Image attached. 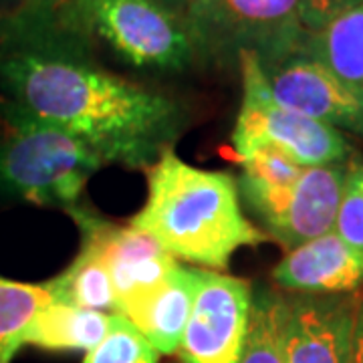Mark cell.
Returning <instances> with one entry per match:
<instances>
[{
    "mask_svg": "<svg viewBox=\"0 0 363 363\" xmlns=\"http://www.w3.org/2000/svg\"><path fill=\"white\" fill-rule=\"evenodd\" d=\"M16 109L85 142L105 164L152 168L178 135L169 97L97 67L51 52H16L0 63Z\"/></svg>",
    "mask_w": 363,
    "mask_h": 363,
    "instance_id": "cell-1",
    "label": "cell"
},
{
    "mask_svg": "<svg viewBox=\"0 0 363 363\" xmlns=\"http://www.w3.org/2000/svg\"><path fill=\"white\" fill-rule=\"evenodd\" d=\"M130 224L156 236L176 260L214 271L226 269L238 248L269 238L245 216L230 174L194 168L172 147L147 168V200Z\"/></svg>",
    "mask_w": 363,
    "mask_h": 363,
    "instance_id": "cell-2",
    "label": "cell"
},
{
    "mask_svg": "<svg viewBox=\"0 0 363 363\" xmlns=\"http://www.w3.org/2000/svg\"><path fill=\"white\" fill-rule=\"evenodd\" d=\"M105 160L85 142L13 107L0 117V186L37 206H79Z\"/></svg>",
    "mask_w": 363,
    "mask_h": 363,
    "instance_id": "cell-3",
    "label": "cell"
},
{
    "mask_svg": "<svg viewBox=\"0 0 363 363\" xmlns=\"http://www.w3.org/2000/svg\"><path fill=\"white\" fill-rule=\"evenodd\" d=\"M238 61L242 71V105L233 131L238 160L260 145H272L303 168L345 164L350 143L341 131L277 104L257 52H240Z\"/></svg>",
    "mask_w": 363,
    "mask_h": 363,
    "instance_id": "cell-4",
    "label": "cell"
},
{
    "mask_svg": "<svg viewBox=\"0 0 363 363\" xmlns=\"http://www.w3.org/2000/svg\"><path fill=\"white\" fill-rule=\"evenodd\" d=\"M184 25L194 51L257 52L262 67L295 55L305 30L301 0H190Z\"/></svg>",
    "mask_w": 363,
    "mask_h": 363,
    "instance_id": "cell-5",
    "label": "cell"
},
{
    "mask_svg": "<svg viewBox=\"0 0 363 363\" xmlns=\"http://www.w3.org/2000/svg\"><path fill=\"white\" fill-rule=\"evenodd\" d=\"M77 21L140 69L176 71L194 57L184 21L160 0H81Z\"/></svg>",
    "mask_w": 363,
    "mask_h": 363,
    "instance_id": "cell-6",
    "label": "cell"
},
{
    "mask_svg": "<svg viewBox=\"0 0 363 363\" xmlns=\"http://www.w3.org/2000/svg\"><path fill=\"white\" fill-rule=\"evenodd\" d=\"M252 286L204 271L178 347L182 363H238L245 347Z\"/></svg>",
    "mask_w": 363,
    "mask_h": 363,
    "instance_id": "cell-7",
    "label": "cell"
},
{
    "mask_svg": "<svg viewBox=\"0 0 363 363\" xmlns=\"http://www.w3.org/2000/svg\"><path fill=\"white\" fill-rule=\"evenodd\" d=\"M81 234V245L95 248L111 274L117 303L160 285L180 262L156 236L135 226L105 220L95 210L75 206L67 212Z\"/></svg>",
    "mask_w": 363,
    "mask_h": 363,
    "instance_id": "cell-8",
    "label": "cell"
},
{
    "mask_svg": "<svg viewBox=\"0 0 363 363\" xmlns=\"http://www.w3.org/2000/svg\"><path fill=\"white\" fill-rule=\"evenodd\" d=\"M264 73L277 104L335 130L363 133V93L313 55H289Z\"/></svg>",
    "mask_w": 363,
    "mask_h": 363,
    "instance_id": "cell-9",
    "label": "cell"
},
{
    "mask_svg": "<svg viewBox=\"0 0 363 363\" xmlns=\"http://www.w3.org/2000/svg\"><path fill=\"white\" fill-rule=\"evenodd\" d=\"M359 295H286V363H350Z\"/></svg>",
    "mask_w": 363,
    "mask_h": 363,
    "instance_id": "cell-10",
    "label": "cell"
},
{
    "mask_svg": "<svg viewBox=\"0 0 363 363\" xmlns=\"http://www.w3.org/2000/svg\"><path fill=\"white\" fill-rule=\"evenodd\" d=\"M347 166L329 164L305 168L283 206L267 224V236L286 250L331 233L337 218Z\"/></svg>",
    "mask_w": 363,
    "mask_h": 363,
    "instance_id": "cell-11",
    "label": "cell"
},
{
    "mask_svg": "<svg viewBox=\"0 0 363 363\" xmlns=\"http://www.w3.org/2000/svg\"><path fill=\"white\" fill-rule=\"evenodd\" d=\"M202 277V269L178 264L160 285L119 301L116 315L130 321L160 355L178 353Z\"/></svg>",
    "mask_w": 363,
    "mask_h": 363,
    "instance_id": "cell-12",
    "label": "cell"
},
{
    "mask_svg": "<svg viewBox=\"0 0 363 363\" xmlns=\"http://www.w3.org/2000/svg\"><path fill=\"white\" fill-rule=\"evenodd\" d=\"M272 281L297 295H350L363 285V255L327 233L286 252Z\"/></svg>",
    "mask_w": 363,
    "mask_h": 363,
    "instance_id": "cell-13",
    "label": "cell"
},
{
    "mask_svg": "<svg viewBox=\"0 0 363 363\" xmlns=\"http://www.w3.org/2000/svg\"><path fill=\"white\" fill-rule=\"evenodd\" d=\"M240 166L242 174L236 182L238 194L245 198L247 206L262 224L279 212L305 169L283 150L272 145L252 150L240 160Z\"/></svg>",
    "mask_w": 363,
    "mask_h": 363,
    "instance_id": "cell-14",
    "label": "cell"
},
{
    "mask_svg": "<svg viewBox=\"0 0 363 363\" xmlns=\"http://www.w3.org/2000/svg\"><path fill=\"white\" fill-rule=\"evenodd\" d=\"M113 317L116 313L89 311L52 301L28 325L23 345L87 353L109 333Z\"/></svg>",
    "mask_w": 363,
    "mask_h": 363,
    "instance_id": "cell-15",
    "label": "cell"
},
{
    "mask_svg": "<svg viewBox=\"0 0 363 363\" xmlns=\"http://www.w3.org/2000/svg\"><path fill=\"white\" fill-rule=\"evenodd\" d=\"M309 55L363 93V0H347L315 33Z\"/></svg>",
    "mask_w": 363,
    "mask_h": 363,
    "instance_id": "cell-16",
    "label": "cell"
},
{
    "mask_svg": "<svg viewBox=\"0 0 363 363\" xmlns=\"http://www.w3.org/2000/svg\"><path fill=\"white\" fill-rule=\"evenodd\" d=\"M47 286L57 303L89 311L116 313L117 297L109 269L99 252L87 245H81L69 269L47 281Z\"/></svg>",
    "mask_w": 363,
    "mask_h": 363,
    "instance_id": "cell-17",
    "label": "cell"
},
{
    "mask_svg": "<svg viewBox=\"0 0 363 363\" xmlns=\"http://www.w3.org/2000/svg\"><path fill=\"white\" fill-rule=\"evenodd\" d=\"M286 295L257 286L250 298L245 347L238 363H286Z\"/></svg>",
    "mask_w": 363,
    "mask_h": 363,
    "instance_id": "cell-18",
    "label": "cell"
},
{
    "mask_svg": "<svg viewBox=\"0 0 363 363\" xmlns=\"http://www.w3.org/2000/svg\"><path fill=\"white\" fill-rule=\"evenodd\" d=\"M49 303H52L47 283L30 285L0 277V363H11L23 347L28 325Z\"/></svg>",
    "mask_w": 363,
    "mask_h": 363,
    "instance_id": "cell-19",
    "label": "cell"
},
{
    "mask_svg": "<svg viewBox=\"0 0 363 363\" xmlns=\"http://www.w3.org/2000/svg\"><path fill=\"white\" fill-rule=\"evenodd\" d=\"M157 353L142 333L123 317L116 315L109 333L93 350L85 353L81 363H157Z\"/></svg>",
    "mask_w": 363,
    "mask_h": 363,
    "instance_id": "cell-20",
    "label": "cell"
},
{
    "mask_svg": "<svg viewBox=\"0 0 363 363\" xmlns=\"http://www.w3.org/2000/svg\"><path fill=\"white\" fill-rule=\"evenodd\" d=\"M333 233L363 255V162L347 166Z\"/></svg>",
    "mask_w": 363,
    "mask_h": 363,
    "instance_id": "cell-21",
    "label": "cell"
},
{
    "mask_svg": "<svg viewBox=\"0 0 363 363\" xmlns=\"http://www.w3.org/2000/svg\"><path fill=\"white\" fill-rule=\"evenodd\" d=\"M345 2L347 0H301L303 25H305V28L317 33Z\"/></svg>",
    "mask_w": 363,
    "mask_h": 363,
    "instance_id": "cell-22",
    "label": "cell"
},
{
    "mask_svg": "<svg viewBox=\"0 0 363 363\" xmlns=\"http://www.w3.org/2000/svg\"><path fill=\"white\" fill-rule=\"evenodd\" d=\"M33 6L37 13H40V16H47V18L59 21L61 14H67L69 18L77 21L81 0H33Z\"/></svg>",
    "mask_w": 363,
    "mask_h": 363,
    "instance_id": "cell-23",
    "label": "cell"
},
{
    "mask_svg": "<svg viewBox=\"0 0 363 363\" xmlns=\"http://www.w3.org/2000/svg\"><path fill=\"white\" fill-rule=\"evenodd\" d=\"M350 363H363V297H359L357 313H355V327H353Z\"/></svg>",
    "mask_w": 363,
    "mask_h": 363,
    "instance_id": "cell-24",
    "label": "cell"
},
{
    "mask_svg": "<svg viewBox=\"0 0 363 363\" xmlns=\"http://www.w3.org/2000/svg\"><path fill=\"white\" fill-rule=\"evenodd\" d=\"M160 2H162V4H166L169 11H174V13H176V11H184V9L188 6V2H190V0H160Z\"/></svg>",
    "mask_w": 363,
    "mask_h": 363,
    "instance_id": "cell-25",
    "label": "cell"
}]
</instances>
